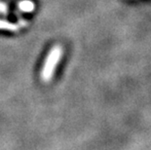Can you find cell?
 I'll use <instances>...</instances> for the list:
<instances>
[{
    "instance_id": "obj_1",
    "label": "cell",
    "mask_w": 151,
    "mask_h": 150,
    "mask_svg": "<svg viewBox=\"0 0 151 150\" xmlns=\"http://www.w3.org/2000/svg\"><path fill=\"white\" fill-rule=\"evenodd\" d=\"M62 58V49L60 46L55 47L53 50H51L49 53V56L45 62V66L42 70V79L43 81L48 82L54 75V70L56 68L57 63L59 62V60Z\"/></svg>"
},
{
    "instance_id": "obj_2",
    "label": "cell",
    "mask_w": 151,
    "mask_h": 150,
    "mask_svg": "<svg viewBox=\"0 0 151 150\" xmlns=\"http://www.w3.org/2000/svg\"><path fill=\"white\" fill-rule=\"evenodd\" d=\"M20 8L24 12H30L33 9V4L30 1H22L20 3Z\"/></svg>"
}]
</instances>
